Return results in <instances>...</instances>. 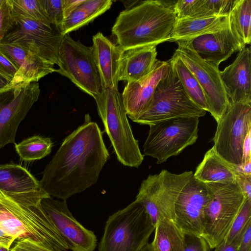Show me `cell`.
<instances>
[{"instance_id": "3", "label": "cell", "mask_w": 251, "mask_h": 251, "mask_svg": "<svg viewBox=\"0 0 251 251\" xmlns=\"http://www.w3.org/2000/svg\"><path fill=\"white\" fill-rule=\"evenodd\" d=\"M176 21L173 6L160 0H145L120 12L112 28L123 50L157 46L169 41Z\"/></svg>"}, {"instance_id": "35", "label": "cell", "mask_w": 251, "mask_h": 251, "mask_svg": "<svg viewBox=\"0 0 251 251\" xmlns=\"http://www.w3.org/2000/svg\"><path fill=\"white\" fill-rule=\"evenodd\" d=\"M40 0L49 21L59 30L64 20L63 0Z\"/></svg>"}, {"instance_id": "18", "label": "cell", "mask_w": 251, "mask_h": 251, "mask_svg": "<svg viewBox=\"0 0 251 251\" xmlns=\"http://www.w3.org/2000/svg\"><path fill=\"white\" fill-rule=\"evenodd\" d=\"M195 51L203 60L216 66L245 46L229 25L214 32L188 40Z\"/></svg>"}, {"instance_id": "52", "label": "cell", "mask_w": 251, "mask_h": 251, "mask_svg": "<svg viewBox=\"0 0 251 251\" xmlns=\"http://www.w3.org/2000/svg\"><path fill=\"white\" fill-rule=\"evenodd\" d=\"M4 0H0V8L2 5V3L4 2Z\"/></svg>"}, {"instance_id": "24", "label": "cell", "mask_w": 251, "mask_h": 251, "mask_svg": "<svg viewBox=\"0 0 251 251\" xmlns=\"http://www.w3.org/2000/svg\"><path fill=\"white\" fill-rule=\"evenodd\" d=\"M0 190L10 194H24L44 190L26 169L11 161L0 164Z\"/></svg>"}, {"instance_id": "16", "label": "cell", "mask_w": 251, "mask_h": 251, "mask_svg": "<svg viewBox=\"0 0 251 251\" xmlns=\"http://www.w3.org/2000/svg\"><path fill=\"white\" fill-rule=\"evenodd\" d=\"M41 204L57 230L72 251H94L97 239L93 231L86 228L73 216L66 201L51 197L43 198Z\"/></svg>"}, {"instance_id": "30", "label": "cell", "mask_w": 251, "mask_h": 251, "mask_svg": "<svg viewBox=\"0 0 251 251\" xmlns=\"http://www.w3.org/2000/svg\"><path fill=\"white\" fill-rule=\"evenodd\" d=\"M10 1L15 14L52 27L40 0H10Z\"/></svg>"}, {"instance_id": "51", "label": "cell", "mask_w": 251, "mask_h": 251, "mask_svg": "<svg viewBox=\"0 0 251 251\" xmlns=\"http://www.w3.org/2000/svg\"><path fill=\"white\" fill-rule=\"evenodd\" d=\"M0 251H10V249L0 245Z\"/></svg>"}, {"instance_id": "50", "label": "cell", "mask_w": 251, "mask_h": 251, "mask_svg": "<svg viewBox=\"0 0 251 251\" xmlns=\"http://www.w3.org/2000/svg\"><path fill=\"white\" fill-rule=\"evenodd\" d=\"M140 251H153L151 243H148Z\"/></svg>"}, {"instance_id": "25", "label": "cell", "mask_w": 251, "mask_h": 251, "mask_svg": "<svg viewBox=\"0 0 251 251\" xmlns=\"http://www.w3.org/2000/svg\"><path fill=\"white\" fill-rule=\"evenodd\" d=\"M193 177L206 184L233 181L235 171L234 167L222 158L212 147L205 153Z\"/></svg>"}, {"instance_id": "32", "label": "cell", "mask_w": 251, "mask_h": 251, "mask_svg": "<svg viewBox=\"0 0 251 251\" xmlns=\"http://www.w3.org/2000/svg\"><path fill=\"white\" fill-rule=\"evenodd\" d=\"M176 20L204 17L203 0H180L173 5Z\"/></svg>"}, {"instance_id": "14", "label": "cell", "mask_w": 251, "mask_h": 251, "mask_svg": "<svg viewBox=\"0 0 251 251\" xmlns=\"http://www.w3.org/2000/svg\"><path fill=\"white\" fill-rule=\"evenodd\" d=\"M40 94L38 82L18 85L0 93V149L9 143L15 144L19 125Z\"/></svg>"}, {"instance_id": "27", "label": "cell", "mask_w": 251, "mask_h": 251, "mask_svg": "<svg viewBox=\"0 0 251 251\" xmlns=\"http://www.w3.org/2000/svg\"><path fill=\"white\" fill-rule=\"evenodd\" d=\"M170 61L172 69L190 99L200 108L208 112L203 90L193 73L175 54Z\"/></svg>"}, {"instance_id": "31", "label": "cell", "mask_w": 251, "mask_h": 251, "mask_svg": "<svg viewBox=\"0 0 251 251\" xmlns=\"http://www.w3.org/2000/svg\"><path fill=\"white\" fill-rule=\"evenodd\" d=\"M251 224V200L246 199L224 241L238 246L247 227Z\"/></svg>"}, {"instance_id": "23", "label": "cell", "mask_w": 251, "mask_h": 251, "mask_svg": "<svg viewBox=\"0 0 251 251\" xmlns=\"http://www.w3.org/2000/svg\"><path fill=\"white\" fill-rule=\"evenodd\" d=\"M229 25L228 16L176 20L169 42L189 40Z\"/></svg>"}, {"instance_id": "36", "label": "cell", "mask_w": 251, "mask_h": 251, "mask_svg": "<svg viewBox=\"0 0 251 251\" xmlns=\"http://www.w3.org/2000/svg\"><path fill=\"white\" fill-rule=\"evenodd\" d=\"M112 2L111 0H85L79 7L93 21L109 9Z\"/></svg>"}, {"instance_id": "43", "label": "cell", "mask_w": 251, "mask_h": 251, "mask_svg": "<svg viewBox=\"0 0 251 251\" xmlns=\"http://www.w3.org/2000/svg\"><path fill=\"white\" fill-rule=\"evenodd\" d=\"M85 0H63L64 19L78 8Z\"/></svg>"}, {"instance_id": "4", "label": "cell", "mask_w": 251, "mask_h": 251, "mask_svg": "<svg viewBox=\"0 0 251 251\" xmlns=\"http://www.w3.org/2000/svg\"><path fill=\"white\" fill-rule=\"evenodd\" d=\"M94 99L118 160L127 167H139L144 156L127 119L122 94L118 89L105 88Z\"/></svg>"}, {"instance_id": "49", "label": "cell", "mask_w": 251, "mask_h": 251, "mask_svg": "<svg viewBox=\"0 0 251 251\" xmlns=\"http://www.w3.org/2000/svg\"><path fill=\"white\" fill-rule=\"evenodd\" d=\"M140 1H139V0L123 1V3H124L125 6L126 7V9H130V8H131L137 5L139 3V4H136V3L139 2Z\"/></svg>"}, {"instance_id": "33", "label": "cell", "mask_w": 251, "mask_h": 251, "mask_svg": "<svg viewBox=\"0 0 251 251\" xmlns=\"http://www.w3.org/2000/svg\"><path fill=\"white\" fill-rule=\"evenodd\" d=\"M92 21L80 7L64 19L59 30L63 36L87 25Z\"/></svg>"}, {"instance_id": "34", "label": "cell", "mask_w": 251, "mask_h": 251, "mask_svg": "<svg viewBox=\"0 0 251 251\" xmlns=\"http://www.w3.org/2000/svg\"><path fill=\"white\" fill-rule=\"evenodd\" d=\"M17 25L10 0H4L0 8V44L11 29Z\"/></svg>"}, {"instance_id": "6", "label": "cell", "mask_w": 251, "mask_h": 251, "mask_svg": "<svg viewBox=\"0 0 251 251\" xmlns=\"http://www.w3.org/2000/svg\"><path fill=\"white\" fill-rule=\"evenodd\" d=\"M206 184L212 198L205 210L202 237L212 250L227 235L247 198L235 180Z\"/></svg>"}, {"instance_id": "28", "label": "cell", "mask_w": 251, "mask_h": 251, "mask_svg": "<svg viewBox=\"0 0 251 251\" xmlns=\"http://www.w3.org/2000/svg\"><path fill=\"white\" fill-rule=\"evenodd\" d=\"M231 29L245 46L251 42V0H236L228 16Z\"/></svg>"}, {"instance_id": "13", "label": "cell", "mask_w": 251, "mask_h": 251, "mask_svg": "<svg viewBox=\"0 0 251 251\" xmlns=\"http://www.w3.org/2000/svg\"><path fill=\"white\" fill-rule=\"evenodd\" d=\"M14 14L19 26L9 32L3 41L21 46L43 60L58 65L59 51L64 36L56 27H49Z\"/></svg>"}, {"instance_id": "26", "label": "cell", "mask_w": 251, "mask_h": 251, "mask_svg": "<svg viewBox=\"0 0 251 251\" xmlns=\"http://www.w3.org/2000/svg\"><path fill=\"white\" fill-rule=\"evenodd\" d=\"M185 234L174 221L167 218L159 220L151 243L153 251H182Z\"/></svg>"}, {"instance_id": "8", "label": "cell", "mask_w": 251, "mask_h": 251, "mask_svg": "<svg viewBox=\"0 0 251 251\" xmlns=\"http://www.w3.org/2000/svg\"><path fill=\"white\" fill-rule=\"evenodd\" d=\"M205 114L190 99L171 65L168 74L157 85L150 105L134 122L150 126L176 118H200Z\"/></svg>"}, {"instance_id": "15", "label": "cell", "mask_w": 251, "mask_h": 251, "mask_svg": "<svg viewBox=\"0 0 251 251\" xmlns=\"http://www.w3.org/2000/svg\"><path fill=\"white\" fill-rule=\"evenodd\" d=\"M211 198L208 186L193 176L182 188L175 202L173 221L184 234L202 237L205 210Z\"/></svg>"}, {"instance_id": "5", "label": "cell", "mask_w": 251, "mask_h": 251, "mask_svg": "<svg viewBox=\"0 0 251 251\" xmlns=\"http://www.w3.org/2000/svg\"><path fill=\"white\" fill-rule=\"evenodd\" d=\"M154 229L144 207L135 200L109 216L98 251H140Z\"/></svg>"}, {"instance_id": "46", "label": "cell", "mask_w": 251, "mask_h": 251, "mask_svg": "<svg viewBox=\"0 0 251 251\" xmlns=\"http://www.w3.org/2000/svg\"><path fill=\"white\" fill-rule=\"evenodd\" d=\"M234 170L236 173L251 176V159L240 165L235 166Z\"/></svg>"}, {"instance_id": "29", "label": "cell", "mask_w": 251, "mask_h": 251, "mask_svg": "<svg viewBox=\"0 0 251 251\" xmlns=\"http://www.w3.org/2000/svg\"><path fill=\"white\" fill-rule=\"evenodd\" d=\"M52 146L50 138L35 135L15 144V148L22 160L32 161L41 159L49 154Z\"/></svg>"}, {"instance_id": "1", "label": "cell", "mask_w": 251, "mask_h": 251, "mask_svg": "<svg viewBox=\"0 0 251 251\" xmlns=\"http://www.w3.org/2000/svg\"><path fill=\"white\" fill-rule=\"evenodd\" d=\"M109 158L102 132L86 114L46 165L41 185L50 197L66 201L95 184Z\"/></svg>"}, {"instance_id": "39", "label": "cell", "mask_w": 251, "mask_h": 251, "mask_svg": "<svg viewBox=\"0 0 251 251\" xmlns=\"http://www.w3.org/2000/svg\"><path fill=\"white\" fill-rule=\"evenodd\" d=\"M209 246L201 236L185 234L182 251H210Z\"/></svg>"}, {"instance_id": "47", "label": "cell", "mask_w": 251, "mask_h": 251, "mask_svg": "<svg viewBox=\"0 0 251 251\" xmlns=\"http://www.w3.org/2000/svg\"><path fill=\"white\" fill-rule=\"evenodd\" d=\"M214 249V251H237V246L226 243L223 240Z\"/></svg>"}, {"instance_id": "10", "label": "cell", "mask_w": 251, "mask_h": 251, "mask_svg": "<svg viewBox=\"0 0 251 251\" xmlns=\"http://www.w3.org/2000/svg\"><path fill=\"white\" fill-rule=\"evenodd\" d=\"M58 66L56 72L68 78L94 99L101 93V78L93 47H87L68 34L65 35L59 51Z\"/></svg>"}, {"instance_id": "2", "label": "cell", "mask_w": 251, "mask_h": 251, "mask_svg": "<svg viewBox=\"0 0 251 251\" xmlns=\"http://www.w3.org/2000/svg\"><path fill=\"white\" fill-rule=\"evenodd\" d=\"M49 197L44 190L10 194L0 190V227L16 239L28 240L49 251H68L42 207L41 200Z\"/></svg>"}, {"instance_id": "40", "label": "cell", "mask_w": 251, "mask_h": 251, "mask_svg": "<svg viewBox=\"0 0 251 251\" xmlns=\"http://www.w3.org/2000/svg\"><path fill=\"white\" fill-rule=\"evenodd\" d=\"M10 251H49L26 240L16 239Z\"/></svg>"}, {"instance_id": "20", "label": "cell", "mask_w": 251, "mask_h": 251, "mask_svg": "<svg viewBox=\"0 0 251 251\" xmlns=\"http://www.w3.org/2000/svg\"><path fill=\"white\" fill-rule=\"evenodd\" d=\"M0 50L17 68L18 85L37 82L47 75L55 72L54 64L21 46L3 41L0 44Z\"/></svg>"}, {"instance_id": "48", "label": "cell", "mask_w": 251, "mask_h": 251, "mask_svg": "<svg viewBox=\"0 0 251 251\" xmlns=\"http://www.w3.org/2000/svg\"><path fill=\"white\" fill-rule=\"evenodd\" d=\"M12 87L11 82L0 75V93L5 92Z\"/></svg>"}, {"instance_id": "45", "label": "cell", "mask_w": 251, "mask_h": 251, "mask_svg": "<svg viewBox=\"0 0 251 251\" xmlns=\"http://www.w3.org/2000/svg\"><path fill=\"white\" fill-rule=\"evenodd\" d=\"M15 240L16 238L8 234L0 227V245L10 249Z\"/></svg>"}, {"instance_id": "11", "label": "cell", "mask_w": 251, "mask_h": 251, "mask_svg": "<svg viewBox=\"0 0 251 251\" xmlns=\"http://www.w3.org/2000/svg\"><path fill=\"white\" fill-rule=\"evenodd\" d=\"M217 123L212 139L214 150L234 167L241 165L243 143L251 130V104L229 100L227 108Z\"/></svg>"}, {"instance_id": "19", "label": "cell", "mask_w": 251, "mask_h": 251, "mask_svg": "<svg viewBox=\"0 0 251 251\" xmlns=\"http://www.w3.org/2000/svg\"><path fill=\"white\" fill-rule=\"evenodd\" d=\"M250 48L239 51L235 60L220 71L221 78L230 101L251 104Z\"/></svg>"}, {"instance_id": "9", "label": "cell", "mask_w": 251, "mask_h": 251, "mask_svg": "<svg viewBox=\"0 0 251 251\" xmlns=\"http://www.w3.org/2000/svg\"><path fill=\"white\" fill-rule=\"evenodd\" d=\"M193 174L191 171L176 174L163 170L142 181L135 201L144 207L155 227L164 218L173 220L177 197Z\"/></svg>"}, {"instance_id": "42", "label": "cell", "mask_w": 251, "mask_h": 251, "mask_svg": "<svg viewBox=\"0 0 251 251\" xmlns=\"http://www.w3.org/2000/svg\"><path fill=\"white\" fill-rule=\"evenodd\" d=\"M237 251H251V224L247 227L238 246Z\"/></svg>"}, {"instance_id": "7", "label": "cell", "mask_w": 251, "mask_h": 251, "mask_svg": "<svg viewBox=\"0 0 251 251\" xmlns=\"http://www.w3.org/2000/svg\"><path fill=\"white\" fill-rule=\"evenodd\" d=\"M199 118L179 117L150 126L143 145L144 154L156 159L158 164L176 156L194 144L198 138Z\"/></svg>"}, {"instance_id": "37", "label": "cell", "mask_w": 251, "mask_h": 251, "mask_svg": "<svg viewBox=\"0 0 251 251\" xmlns=\"http://www.w3.org/2000/svg\"><path fill=\"white\" fill-rule=\"evenodd\" d=\"M18 71L11 60L0 50V75L8 80L12 87L18 85Z\"/></svg>"}, {"instance_id": "38", "label": "cell", "mask_w": 251, "mask_h": 251, "mask_svg": "<svg viewBox=\"0 0 251 251\" xmlns=\"http://www.w3.org/2000/svg\"><path fill=\"white\" fill-rule=\"evenodd\" d=\"M236 0H205L208 9L215 16H229Z\"/></svg>"}, {"instance_id": "12", "label": "cell", "mask_w": 251, "mask_h": 251, "mask_svg": "<svg viewBox=\"0 0 251 251\" xmlns=\"http://www.w3.org/2000/svg\"><path fill=\"white\" fill-rule=\"evenodd\" d=\"M176 42L178 48L174 54L182 60L197 79L204 93L208 112L218 123L229 103L219 67L202 59L193 50L188 40Z\"/></svg>"}, {"instance_id": "17", "label": "cell", "mask_w": 251, "mask_h": 251, "mask_svg": "<svg viewBox=\"0 0 251 251\" xmlns=\"http://www.w3.org/2000/svg\"><path fill=\"white\" fill-rule=\"evenodd\" d=\"M170 60H158L152 71L140 79L127 82L122 94L127 116L133 122L150 105L159 81L169 73Z\"/></svg>"}, {"instance_id": "21", "label": "cell", "mask_w": 251, "mask_h": 251, "mask_svg": "<svg viewBox=\"0 0 251 251\" xmlns=\"http://www.w3.org/2000/svg\"><path fill=\"white\" fill-rule=\"evenodd\" d=\"M95 60L103 88L118 89L120 63L123 50L99 32L93 37Z\"/></svg>"}, {"instance_id": "22", "label": "cell", "mask_w": 251, "mask_h": 251, "mask_svg": "<svg viewBox=\"0 0 251 251\" xmlns=\"http://www.w3.org/2000/svg\"><path fill=\"white\" fill-rule=\"evenodd\" d=\"M156 46L132 48L123 51L118 81L130 82L149 74L157 61Z\"/></svg>"}, {"instance_id": "41", "label": "cell", "mask_w": 251, "mask_h": 251, "mask_svg": "<svg viewBox=\"0 0 251 251\" xmlns=\"http://www.w3.org/2000/svg\"><path fill=\"white\" fill-rule=\"evenodd\" d=\"M235 180L246 198L251 200V176L235 172Z\"/></svg>"}, {"instance_id": "44", "label": "cell", "mask_w": 251, "mask_h": 251, "mask_svg": "<svg viewBox=\"0 0 251 251\" xmlns=\"http://www.w3.org/2000/svg\"><path fill=\"white\" fill-rule=\"evenodd\" d=\"M251 159V130L246 136L242 147V164Z\"/></svg>"}]
</instances>
